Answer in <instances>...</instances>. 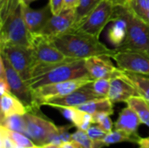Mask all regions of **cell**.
<instances>
[{
  "instance_id": "cell-19",
  "label": "cell",
  "mask_w": 149,
  "mask_h": 148,
  "mask_svg": "<svg viewBox=\"0 0 149 148\" xmlns=\"http://www.w3.org/2000/svg\"><path fill=\"white\" fill-rule=\"evenodd\" d=\"M57 109L65 119L71 121L72 125L79 130L86 132L93 124L92 114L82 112L76 107H58Z\"/></svg>"
},
{
  "instance_id": "cell-41",
  "label": "cell",
  "mask_w": 149,
  "mask_h": 148,
  "mask_svg": "<svg viewBox=\"0 0 149 148\" xmlns=\"http://www.w3.org/2000/svg\"><path fill=\"white\" fill-rule=\"evenodd\" d=\"M137 145L139 146V148H149V137L141 138Z\"/></svg>"
},
{
  "instance_id": "cell-20",
  "label": "cell",
  "mask_w": 149,
  "mask_h": 148,
  "mask_svg": "<svg viewBox=\"0 0 149 148\" xmlns=\"http://www.w3.org/2000/svg\"><path fill=\"white\" fill-rule=\"evenodd\" d=\"M27 112L23 102L12 93L1 95V119L15 114L24 115Z\"/></svg>"
},
{
  "instance_id": "cell-45",
  "label": "cell",
  "mask_w": 149,
  "mask_h": 148,
  "mask_svg": "<svg viewBox=\"0 0 149 148\" xmlns=\"http://www.w3.org/2000/svg\"><path fill=\"white\" fill-rule=\"evenodd\" d=\"M31 148H43L42 147H40V146H34L33 147H31Z\"/></svg>"
},
{
  "instance_id": "cell-35",
  "label": "cell",
  "mask_w": 149,
  "mask_h": 148,
  "mask_svg": "<svg viewBox=\"0 0 149 148\" xmlns=\"http://www.w3.org/2000/svg\"><path fill=\"white\" fill-rule=\"evenodd\" d=\"M73 125H66V126H58V134L59 137L63 142H66V141H71L72 140V134L69 133L70 128Z\"/></svg>"
},
{
  "instance_id": "cell-12",
  "label": "cell",
  "mask_w": 149,
  "mask_h": 148,
  "mask_svg": "<svg viewBox=\"0 0 149 148\" xmlns=\"http://www.w3.org/2000/svg\"><path fill=\"white\" fill-rule=\"evenodd\" d=\"M99 98L93 88V81L79 87L74 92L62 97L55 98L45 101L43 106H49L52 107H78L86 102Z\"/></svg>"
},
{
  "instance_id": "cell-26",
  "label": "cell",
  "mask_w": 149,
  "mask_h": 148,
  "mask_svg": "<svg viewBox=\"0 0 149 148\" xmlns=\"http://www.w3.org/2000/svg\"><path fill=\"white\" fill-rule=\"evenodd\" d=\"M1 126L9 130L18 132L21 133H25V120L24 115L15 114L9 117L1 119Z\"/></svg>"
},
{
  "instance_id": "cell-10",
  "label": "cell",
  "mask_w": 149,
  "mask_h": 148,
  "mask_svg": "<svg viewBox=\"0 0 149 148\" xmlns=\"http://www.w3.org/2000/svg\"><path fill=\"white\" fill-rule=\"evenodd\" d=\"M92 81L93 80L91 79L84 78V79H72V80H68L59 83L45 85L38 87L36 89H32L34 99L37 104L39 106H41L45 101L52 99L65 96Z\"/></svg>"
},
{
  "instance_id": "cell-5",
  "label": "cell",
  "mask_w": 149,
  "mask_h": 148,
  "mask_svg": "<svg viewBox=\"0 0 149 148\" xmlns=\"http://www.w3.org/2000/svg\"><path fill=\"white\" fill-rule=\"evenodd\" d=\"M0 53L25 81L31 79L35 67V59L31 46L8 45L0 48Z\"/></svg>"
},
{
  "instance_id": "cell-27",
  "label": "cell",
  "mask_w": 149,
  "mask_h": 148,
  "mask_svg": "<svg viewBox=\"0 0 149 148\" xmlns=\"http://www.w3.org/2000/svg\"><path fill=\"white\" fill-rule=\"evenodd\" d=\"M21 0H0V25L20 5Z\"/></svg>"
},
{
  "instance_id": "cell-21",
  "label": "cell",
  "mask_w": 149,
  "mask_h": 148,
  "mask_svg": "<svg viewBox=\"0 0 149 148\" xmlns=\"http://www.w3.org/2000/svg\"><path fill=\"white\" fill-rule=\"evenodd\" d=\"M121 142H131L137 144L139 142V140L122 130L115 129L114 131L108 133L104 139L93 141V148H103Z\"/></svg>"
},
{
  "instance_id": "cell-7",
  "label": "cell",
  "mask_w": 149,
  "mask_h": 148,
  "mask_svg": "<svg viewBox=\"0 0 149 148\" xmlns=\"http://www.w3.org/2000/svg\"><path fill=\"white\" fill-rule=\"evenodd\" d=\"M25 133L24 134L30 138L36 146H44L49 143L50 139L58 133V126H55L52 121L38 116L34 113L27 112L24 115Z\"/></svg>"
},
{
  "instance_id": "cell-25",
  "label": "cell",
  "mask_w": 149,
  "mask_h": 148,
  "mask_svg": "<svg viewBox=\"0 0 149 148\" xmlns=\"http://www.w3.org/2000/svg\"><path fill=\"white\" fill-rule=\"evenodd\" d=\"M127 106L131 107L139 116L141 124L149 127V103L142 97L137 95L130 98L127 102Z\"/></svg>"
},
{
  "instance_id": "cell-43",
  "label": "cell",
  "mask_w": 149,
  "mask_h": 148,
  "mask_svg": "<svg viewBox=\"0 0 149 148\" xmlns=\"http://www.w3.org/2000/svg\"><path fill=\"white\" fill-rule=\"evenodd\" d=\"M35 1H38V0H21V3H24V4H26V5H30L31 3H33Z\"/></svg>"
},
{
  "instance_id": "cell-44",
  "label": "cell",
  "mask_w": 149,
  "mask_h": 148,
  "mask_svg": "<svg viewBox=\"0 0 149 148\" xmlns=\"http://www.w3.org/2000/svg\"><path fill=\"white\" fill-rule=\"evenodd\" d=\"M43 148H58V146L56 145H53V144H46V145H44L42 146Z\"/></svg>"
},
{
  "instance_id": "cell-16",
  "label": "cell",
  "mask_w": 149,
  "mask_h": 148,
  "mask_svg": "<svg viewBox=\"0 0 149 148\" xmlns=\"http://www.w3.org/2000/svg\"><path fill=\"white\" fill-rule=\"evenodd\" d=\"M20 6L25 24L31 35L39 33L53 15L49 3L38 10H34L30 5L24 3H20Z\"/></svg>"
},
{
  "instance_id": "cell-28",
  "label": "cell",
  "mask_w": 149,
  "mask_h": 148,
  "mask_svg": "<svg viewBox=\"0 0 149 148\" xmlns=\"http://www.w3.org/2000/svg\"><path fill=\"white\" fill-rule=\"evenodd\" d=\"M71 141L77 148H93V141L90 139L87 133L79 129L72 133Z\"/></svg>"
},
{
  "instance_id": "cell-11",
  "label": "cell",
  "mask_w": 149,
  "mask_h": 148,
  "mask_svg": "<svg viewBox=\"0 0 149 148\" xmlns=\"http://www.w3.org/2000/svg\"><path fill=\"white\" fill-rule=\"evenodd\" d=\"M117 66L128 72L149 77V54L135 51H117L112 57Z\"/></svg>"
},
{
  "instance_id": "cell-17",
  "label": "cell",
  "mask_w": 149,
  "mask_h": 148,
  "mask_svg": "<svg viewBox=\"0 0 149 148\" xmlns=\"http://www.w3.org/2000/svg\"><path fill=\"white\" fill-rule=\"evenodd\" d=\"M137 95L138 92L134 86L121 75L111 79L107 98L113 104L127 102L130 98Z\"/></svg>"
},
{
  "instance_id": "cell-38",
  "label": "cell",
  "mask_w": 149,
  "mask_h": 148,
  "mask_svg": "<svg viewBox=\"0 0 149 148\" xmlns=\"http://www.w3.org/2000/svg\"><path fill=\"white\" fill-rule=\"evenodd\" d=\"M49 4L51 6L52 14L57 15L63 10L64 0H49Z\"/></svg>"
},
{
  "instance_id": "cell-1",
  "label": "cell",
  "mask_w": 149,
  "mask_h": 148,
  "mask_svg": "<svg viewBox=\"0 0 149 148\" xmlns=\"http://www.w3.org/2000/svg\"><path fill=\"white\" fill-rule=\"evenodd\" d=\"M52 40L65 57L75 59H86L94 56L112 58L117 52L115 49L102 44L99 38L79 31H70Z\"/></svg>"
},
{
  "instance_id": "cell-23",
  "label": "cell",
  "mask_w": 149,
  "mask_h": 148,
  "mask_svg": "<svg viewBox=\"0 0 149 148\" xmlns=\"http://www.w3.org/2000/svg\"><path fill=\"white\" fill-rule=\"evenodd\" d=\"M102 1L103 0H79V3L75 9V20L72 30L78 28L83 24Z\"/></svg>"
},
{
  "instance_id": "cell-14",
  "label": "cell",
  "mask_w": 149,
  "mask_h": 148,
  "mask_svg": "<svg viewBox=\"0 0 149 148\" xmlns=\"http://www.w3.org/2000/svg\"><path fill=\"white\" fill-rule=\"evenodd\" d=\"M75 10H63L59 14L52 15L45 27L38 34L54 38L70 31L74 24Z\"/></svg>"
},
{
  "instance_id": "cell-33",
  "label": "cell",
  "mask_w": 149,
  "mask_h": 148,
  "mask_svg": "<svg viewBox=\"0 0 149 148\" xmlns=\"http://www.w3.org/2000/svg\"><path fill=\"white\" fill-rule=\"evenodd\" d=\"M127 7L131 10H149V0H130Z\"/></svg>"
},
{
  "instance_id": "cell-40",
  "label": "cell",
  "mask_w": 149,
  "mask_h": 148,
  "mask_svg": "<svg viewBox=\"0 0 149 148\" xmlns=\"http://www.w3.org/2000/svg\"><path fill=\"white\" fill-rule=\"evenodd\" d=\"M111 3H113V5L114 7H118V6H120V7H127L129 3V1L130 0H110Z\"/></svg>"
},
{
  "instance_id": "cell-2",
  "label": "cell",
  "mask_w": 149,
  "mask_h": 148,
  "mask_svg": "<svg viewBox=\"0 0 149 148\" xmlns=\"http://www.w3.org/2000/svg\"><path fill=\"white\" fill-rule=\"evenodd\" d=\"M84 78L91 79L85 65V59L67 58L59 63L35 66L31 79L27 82L32 89H36L45 85Z\"/></svg>"
},
{
  "instance_id": "cell-39",
  "label": "cell",
  "mask_w": 149,
  "mask_h": 148,
  "mask_svg": "<svg viewBox=\"0 0 149 148\" xmlns=\"http://www.w3.org/2000/svg\"><path fill=\"white\" fill-rule=\"evenodd\" d=\"M79 0H64L63 10H75Z\"/></svg>"
},
{
  "instance_id": "cell-6",
  "label": "cell",
  "mask_w": 149,
  "mask_h": 148,
  "mask_svg": "<svg viewBox=\"0 0 149 148\" xmlns=\"http://www.w3.org/2000/svg\"><path fill=\"white\" fill-rule=\"evenodd\" d=\"M1 57L3 60L6 77L10 87L11 93L23 102V104L26 106L28 112L36 113L39 111L40 106L37 104L34 99L32 88L29 85L28 82L25 81L21 77V75L13 68L10 62L3 55H1Z\"/></svg>"
},
{
  "instance_id": "cell-42",
  "label": "cell",
  "mask_w": 149,
  "mask_h": 148,
  "mask_svg": "<svg viewBox=\"0 0 149 148\" xmlns=\"http://www.w3.org/2000/svg\"><path fill=\"white\" fill-rule=\"evenodd\" d=\"M58 148H77L75 147V145L72 142V141H66V142H63L61 145L58 146Z\"/></svg>"
},
{
  "instance_id": "cell-15",
  "label": "cell",
  "mask_w": 149,
  "mask_h": 148,
  "mask_svg": "<svg viewBox=\"0 0 149 148\" xmlns=\"http://www.w3.org/2000/svg\"><path fill=\"white\" fill-rule=\"evenodd\" d=\"M128 20L126 15V7H114L112 24L107 30V38L114 49L120 47L127 38Z\"/></svg>"
},
{
  "instance_id": "cell-9",
  "label": "cell",
  "mask_w": 149,
  "mask_h": 148,
  "mask_svg": "<svg viewBox=\"0 0 149 148\" xmlns=\"http://www.w3.org/2000/svg\"><path fill=\"white\" fill-rule=\"evenodd\" d=\"M31 46L33 51L35 66L56 64L67 59V57L53 44L52 38L44 35L32 34Z\"/></svg>"
},
{
  "instance_id": "cell-3",
  "label": "cell",
  "mask_w": 149,
  "mask_h": 148,
  "mask_svg": "<svg viewBox=\"0 0 149 148\" xmlns=\"http://www.w3.org/2000/svg\"><path fill=\"white\" fill-rule=\"evenodd\" d=\"M0 48L8 45L31 46V34L25 24L19 5L0 25Z\"/></svg>"
},
{
  "instance_id": "cell-37",
  "label": "cell",
  "mask_w": 149,
  "mask_h": 148,
  "mask_svg": "<svg viewBox=\"0 0 149 148\" xmlns=\"http://www.w3.org/2000/svg\"><path fill=\"white\" fill-rule=\"evenodd\" d=\"M97 125H99L107 133H110V132H112L113 131V121H112V120H111V118H110V115H107L105 118H103L101 120H100V122L99 123V124H97Z\"/></svg>"
},
{
  "instance_id": "cell-18",
  "label": "cell",
  "mask_w": 149,
  "mask_h": 148,
  "mask_svg": "<svg viewBox=\"0 0 149 148\" xmlns=\"http://www.w3.org/2000/svg\"><path fill=\"white\" fill-rule=\"evenodd\" d=\"M141 124V121L137 113L131 107L127 106L120 113L114 126L115 129L122 130L140 140L141 137L138 133V129Z\"/></svg>"
},
{
  "instance_id": "cell-29",
  "label": "cell",
  "mask_w": 149,
  "mask_h": 148,
  "mask_svg": "<svg viewBox=\"0 0 149 148\" xmlns=\"http://www.w3.org/2000/svg\"><path fill=\"white\" fill-rule=\"evenodd\" d=\"M3 128L6 131L7 134L10 137V139L14 141V143L16 145L25 148H31L33 147L34 146H36L34 144V142L30 138H28L25 134L21 133H18V132H15V131L9 130V129H7L5 127H3Z\"/></svg>"
},
{
  "instance_id": "cell-32",
  "label": "cell",
  "mask_w": 149,
  "mask_h": 148,
  "mask_svg": "<svg viewBox=\"0 0 149 148\" xmlns=\"http://www.w3.org/2000/svg\"><path fill=\"white\" fill-rule=\"evenodd\" d=\"M88 136L93 141H97L100 140L105 138V136L107 134L99 125L97 126H91L88 130L86 131Z\"/></svg>"
},
{
  "instance_id": "cell-34",
  "label": "cell",
  "mask_w": 149,
  "mask_h": 148,
  "mask_svg": "<svg viewBox=\"0 0 149 148\" xmlns=\"http://www.w3.org/2000/svg\"><path fill=\"white\" fill-rule=\"evenodd\" d=\"M0 139H1V148H14L15 143L14 141L10 139V137L7 134L6 131L3 126L0 127Z\"/></svg>"
},
{
  "instance_id": "cell-4",
  "label": "cell",
  "mask_w": 149,
  "mask_h": 148,
  "mask_svg": "<svg viewBox=\"0 0 149 148\" xmlns=\"http://www.w3.org/2000/svg\"><path fill=\"white\" fill-rule=\"evenodd\" d=\"M128 20L127 36L124 43L116 51H135L149 54V26L136 17L126 7Z\"/></svg>"
},
{
  "instance_id": "cell-8",
  "label": "cell",
  "mask_w": 149,
  "mask_h": 148,
  "mask_svg": "<svg viewBox=\"0 0 149 148\" xmlns=\"http://www.w3.org/2000/svg\"><path fill=\"white\" fill-rule=\"evenodd\" d=\"M113 10L114 6L110 0H103L83 24L72 31H79L100 38L104 28L113 20Z\"/></svg>"
},
{
  "instance_id": "cell-31",
  "label": "cell",
  "mask_w": 149,
  "mask_h": 148,
  "mask_svg": "<svg viewBox=\"0 0 149 148\" xmlns=\"http://www.w3.org/2000/svg\"><path fill=\"white\" fill-rule=\"evenodd\" d=\"M0 92H1V95L6 94V93H11L10 87V85L6 77L3 60L1 55H0Z\"/></svg>"
},
{
  "instance_id": "cell-24",
  "label": "cell",
  "mask_w": 149,
  "mask_h": 148,
  "mask_svg": "<svg viewBox=\"0 0 149 148\" xmlns=\"http://www.w3.org/2000/svg\"><path fill=\"white\" fill-rule=\"evenodd\" d=\"M121 76L127 79L136 89L138 95L149 103V77L128 72H122Z\"/></svg>"
},
{
  "instance_id": "cell-13",
  "label": "cell",
  "mask_w": 149,
  "mask_h": 148,
  "mask_svg": "<svg viewBox=\"0 0 149 148\" xmlns=\"http://www.w3.org/2000/svg\"><path fill=\"white\" fill-rule=\"evenodd\" d=\"M109 56H94L85 59V65L92 79H109L120 76L122 73L118 66L116 67L111 61Z\"/></svg>"
},
{
  "instance_id": "cell-36",
  "label": "cell",
  "mask_w": 149,
  "mask_h": 148,
  "mask_svg": "<svg viewBox=\"0 0 149 148\" xmlns=\"http://www.w3.org/2000/svg\"><path fill=\"white\" fill-rule=\"evenodd\" d=\"M128 9V8H127ZM129 10V9H128ZM136 17H138L140 20H141L143 23L148 24L149 26V10H129Z\"/></svg>"
},
{
  "instance_id": "cell-30",
  "label": "cell",
  "mask_w": 149,
  "mask_h": 148,
  "mask_svg": "<svg viewBox=\"0 0 149 148\" xmlns=\"http://www.w3.org/2000/svg\"><path fill=\"white\" fill-rule=\"evenodd\" d=\"M110 82L111 79H100L93 81V91L99 98H107L108 96Z\"/></svg>"
},
{
  "instance_id": "cell-22",
  "label": "cell",
  "mask_w": 149,
  "mask_h": 148,
  "mask_svg": "<svg viewBox=\"0 0 149 148\" xmlns=\"http://www.w3.org/2000/svg\"><path fill=\"white\" fill-rule=\"evenodd\" d=\"M76 108L92 115L98 113H107L110 115L113 113V104L107 97L91 100Z\"/></svg>"
}]
</instances>
